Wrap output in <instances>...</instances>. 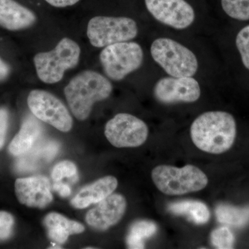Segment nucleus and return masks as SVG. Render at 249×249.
<instances>
[{"mask_svg":"<svg viewBox=\"0 0 249 249\" xmlns=\"http://www.w3.org/2000/svg\"><path fill=\"white\" fill-rule=\"evenodd\" d=\"M237 124L231 114L226 111H208L193 121L192 141L206 153L219 155L230 150L235 142Z\"/></svg>","mask_w":249,"mask_h":249,"instance_id":"obj_1","label":"nucleus"},{"mask_svg":"<svg viewBox=\"0 0 249 249\" xmlns=\"http://www.w3.org/2000/svg\"><path fill=\"white\" fill-rule=\"evenodd\" d=\"M111 82L98 72L86 70L77 74L65 88L64 93L72 114L78 120L89 117L95 103L109 97Z\"/></svg>","mask_w":249,"mask_h":249,"instance_id":"obj_2","label":"nucleus"},{"mask_svg":"<svg viewBox=\"0 0 249 249\" xmlns=\"http://www.w3.org/2000/svg\"><path fill=\"white\" fill-rule=\"evenodd\" d=\"M81 53L74 40L65 37L50 52H40L34 58L37 77L47 84H55L63 78L65 71L78 65Z\"/></svg>","mask_w":249,"mask_h":249,"instance_id":"obj_3","label":"nucleus"},{"mask_svg":"<svg viewBox=\"0 0 249 249\" xmlns=\"http://www.w3.org/2000/svg\"><path fill=\"white\" fill-rule=\"evenodd\" d=\"M152 178L159 191L167 196H182L200 191L209 183L206 174L193 165L183 168L159 165L152 170Z\"/></svg>","mask_w":249,"mask_h":249,"instance_id":"obj_4","label":"nucleus"},{"mask_svg":"<svg viewBox=\"0 0 249 249\" xmlns=\"http://www.w3.org/2000/svg\"><path fill=\"white\" fill-rule=\"evenodd\" d=\"M154 60L170 76L192 77L198 70V60L192 51L179 42L160 37L152 42Z\"/></svg>","mask_w":249,"mask_h":249,"instance_id":"obj_5","label":"nucleus"},{"mask_svg":"<svg viewBox=\"0 0 249 249\" xmlns=\"http://www.w3.org/2000/svg\"><path fill=\"white\" fill-rule=\"evenodd\" d=\"M143 52L137 42H118L104 47L100 53V61L106 76L120 81L142 66Z\"/></svg>","mask_w":249,"mask_h":249,"instance_id":"obj_6","label":"nucleus"},{"mask_svg":"<svg viewBox=\"0 0 249 249\" xmlns=\"http://www.w3.org/2000/svg\"><path fill=\"white\" fill-rule=\"evenodd\" d=\"M138 26L132 18L96 16L89 21L87 35L96 48L133 40L138 34Z\"/></svg>","mask_w":249,"mask_h":249,"instance_id":"obj_7","label":"nucleus"},{"mask_svg":"<svg viewBox=\"0 0 249 249\" xmlns=\"http://www.w3.org/2000/svg\"><path fill=\"white\" fill-rule=\"evenodd\" d=\"M28 106L34 116L62 132L73 127V119L63 103L45 90L34 89L29 93Z\"/></svg>","mask_w":249,"mask_h":249,"instance_id":"obj_8","label":"nucleus"},{"mask_svg":"<svg viewBox=\"0 0 249 249\" xmlns=\"http://www.w3.org/2000/svg\"><path fill=\"white\" fill-rule=\"evenodd\" d=\"M148 134V127L144 121L127 113L116 114L105 127L108 142L119 148L141 146L146 142Z\"/></svg>","mask_w":249,"mask_h":249,"instance_id":"obj_9","label":"nucleus"},{"mask_svg":"<svg viewBox=\"0 0 249 249\" xmlns=\"http://www.w3.org/2000/svg\"><path fill=\"white\" fill-rule=\"evenodd\" d=\"M154 95L163 104L194 103L200 97L201 89L193 77H165L156 83Z\"/></svg>","mask_w":249,"mask_h":249,"instance_id":"obj_10","label":"nucleus"},{"mask_svg":"<svg viewBox=\"0 0 249 249\" xmlns=\"http://www.w3.org/2000/svg\"><path fill=\"white\" fill-rule=\"evenodd\" d=\"M145 3L157 20L175 29H186L196 19L194 9L185 0H145Z\"/></svg>","mask_w":249,"mask_h":249,"instance_id":"obj_11","label":"nucleus"},{"mask_svg":"<svg viewBox=\"0 0 249 249\" xmlns=\"http://www.w3.org/2000/svg\"><path fill=\"white\" fill-rule=\"evenodd\" d=\"M15 191L19 203L28 207L44 209L53 201L50 181L41 175L18 178Z\"/></svg>","mask_w":249,"mask_h":249,"instance_id":"obj_12","label":"nucleus"},{"mask_svg":"<svg viewBox=\"0 0 249 249\" xmlns=\"http://www.w3.org/2000/svg\"><path fill=\"white\" fill-rule=\"evenodd\" d=\"M98 204L87 213L85 219L88 225L100 231L107 230L120 222L127 209L125 198L119 194H111Z\"/></svg>","mask_w":249,"mask_h":249,"instance_id":"obj_13","label":"nucleus"},{"mask_svg":"<svg viewBox=\"0 0 249 249\" xmlns=\"http://www.w3.org/2000/svg\"><path fill=\"white\" fill-rule=\"evenodd\" d=\"M36 14L16 0H0V27L6 30H23L34 25Z\"/></svg>","mask_w":249,"mask_h":249,"instance_id":"obj_14","label":"nucleus"},{"mask_svg":"<svg viewBox=\"0 0 249 249\" xmlns=\"http://www.w3.org/2000/svg\"><path fill=\"white\" fill-rule=\"evenodd\" d=\"M117 186L118 181L114 177H104L83 188L71 199V206L76 209H83L91 204H98L112 194Z\"/></svg>","mask_w":249,"mask_h":249,"instance_id":"obj_15","label":"nucleus"},{"mask_svg":"<svg viewBox=\"0 0 249 249\" xmlns=\"http://www.w3.org/2000/svg\"><path fill=\"white\" fill-rule=\"evenodd\" d=\"M42 133V126L37 118L29 116L23 121L19 132L10 143L9 151L19 157L31 150Z\"/></svg>","mask_w":249,"mask_h":249,"instance_id":"obj_16","label":"nucleus"},{"mask_svg":"<svg viewBox=\"0 0 249 249\" xmlns=\"http://www.w3.org/2000/svg\"><path fill=\"white\" fill-rule=\"evenodd\" d=\"M168 211L177 215H183L196 224H204L209 222L210 211L206 204L199 201L184 200L171 203Z\"/></svg>","mask_w":249,"mask_h":249,"instance_id":"obj_17","label":"nucleus"},{"mask_svg":"<svg viewBox=\"0 0 249 249\" xmlns=\"http://www.w3.org/2000/svg\"><path fill=\"white\" fill-rule=\"evenodd\" d=\"M217 220L222 224L235 227H244L249 220V208H239L220 204L215 209Z\"/></svg>","mask_w":249,"mask_h":249,"instance_id":"obj_18","label":"nucleus"},{"mask_svg":"<svg viewBox=\"0 0 249 249\" xmlns=\"http://www.w3.org/2000/svg\"><path fill=\"white\" fill-rule=\"evenodd\" d=\"M157 231L155 223L142 220L136 222L131 226L127 237V245L129 249H143L144 240L152 237Z\"/></svg>","mask_w":249,"mask_h":249,"instance_id":"obj_19","label":"nucleus"},{"mask_svg":"<svg viewBox=\"0 0 249 249\" xmlns=\"http://www.w3.org/2000/svg\"><path fill=\"white\" fill-rule=\"evenodd\" d=\"M44 224L47 229L53 227L62 228L70 232V235L80 234L85 231V227L76 221L70 220L57 213H51L46 216Z\"/></svg>","mask_w":249,"mask_h":249,"instance_id":"obj_20","label":"nucleus"},{"mask_svg":"<svg viewBox=\"0 0 249 249\" xmlns=\"http://www.w3.org/2000/svg\"><path fill=\"white\" fill-rule=\"evenodd\" d=\"M224 12L237 20H249V0H221Z\"/></svg>","mask_w":249,"mask_h":249,"instance_id":"obj_21","label":"nucleus"},{"mask_svg":"<svg viewBox=\"0 0 249 249\" xmlns=\"http://www.w3.org/2000/svg\"><path fill=\"white\" fill-rule=\"evenodd\" d=\"M211 241L216 249H231L234 248L235 239L233 233L229 228L223 227L213 231Z\"/></svg>","mask_w":249,"mask_h":249,"instance_id":"obj_22","label":"nucleus"},{"mask_svg":"<svg viewBox=\"0 0 249 249\" xmlns=\"http://www.w3.org/2000/svg\"><path fill=\"white\" fill-rule=\"evenodd\" d=\"M236 46L240 52L242 63L249 70V25L244 27L237 34Z\"/></svg>","mask_w":249,"mask_h":249,"instance_id":"obj_23","label":"nucleus"},{"mask_svg":"<svg viewBox=\"0 0 249 249\" xmlns=\"http://www.w3.org/2000/svg\"><path fill=\"white\" fill-rule=\"evenodd\" d=\"M77 168L73 162L63 160L55 165L52 170V178L54 181L59 182L65 178H71L77 175Z\"/></svg>","mask_w":249,"mask_h":249,"instance_id":"obj_24","label":"nucleus"},{"mask_svg":"<svg viewBox=\"0 0 249 249\" xmlns=\"http://www.w3.org/2000/svg\"><path fill=\"white\" fill-rule=\"evenodd\" d=\"M15 219L14 216L6 211H0V240L9 239L12 234Z\"/></svg>","mask_w":249,"mask_h":249,"instance_id":"obj_25","label":"nucleus"},{"mask_svg":"<svg viewBox=\"0 0 249 249\" xmlns=\"http://www.w3.org/2000/svg\"><path fill=\"white\" fill-rule=\"evenodd\" d=\"M9 113L5 107H0V150L4 147L9 127Z\"/></svg>","mask_w":249,"mask_h":249,"instance_id":"obj_26","label":"nucleus"},{"mask_svg":"<svg viewBox=\"0 0 249 249\" xmlns=\"http://www.w3.org/2000/svg\"><path fill=\"white\" fill-rule=\"evenodd\" d=\"M48 235L51 240L59 244H64L70 235V232L62 228L53 227L48 229Z\"/></svg>","mask_w":249,"mask_h":249,"instance_id":"obj_27","label":"nucleus"},{"mask_svg":"<svg viewBox=\"0 0 249 249\" xmlns=\"http://www.w3.org/2000/svg\"><path fill=\"white\" fill-rule=\"evenodd\" d=\"M54 191L58 193L59 196L62 197H67L71 195V191L70 187L68 185L64 184L62 183H56L53 186Z\"/></svg>","mask_w":249,"mask_h":249,"instance_id":"obj_28","label":"nucleus"},{"mask_svg":"<svg viewBox=\"0 0 249 249\" xmlns=\"http://www.w3.org/2000/svg\"><path fill=\"white\" fill-rule=\"evenodd\" d=\"M48 4L56 8H65L73 6L80 0H45Z\"/></svg>","mask_w":249,"mask_h":249,"instance_id":"obj_29","label":"nucleus"},{"mask_svg":"<svg viewBox=\"0 0 249 249\" xmlns=\"http://www.w3.org/2000/svg\"><path fill=\"white\" fill-rule=\"evenodd\" d=\"M11 71V67L0 58V83L8 79Z\"/></svg>","mask_w":249,"mask_h":249,"instance_id":"obj_30","label":"nucleus"},{"mask_svg":"<svg viewBox=\"0 0 249 249\" xmlns=\"http://www.w3.org/2000/svg\"><path fill=\"white\" fill-rule=\"evenodd\" d=\"M55 247H51L50 249H62L60 247H57V246H54Z\"/></svg>","mask_w":249,"mask_h":249,"instance_id":"obj_31","label":"nucleus"}]
</instances>
